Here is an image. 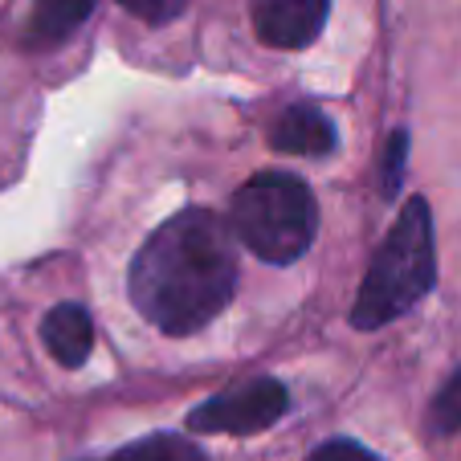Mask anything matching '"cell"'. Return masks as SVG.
Listing matches in <instances>:
<instances>
[{"instance_id": "8fae6325", "label": "cell", "mask_w": 461, "mask_h": 461, "mask_svg": "<svg viewBox=\"0 0 461 461\" xmlns=\"http://www.w3.org/2000/svg\"><path fill=\"white\" fill-rule=\"evenodd\" d=\"M119 5L127 13H135L140 21H148V25H164V21L184 13V0H119Z\"/></svg>"}, {"instance_id": "7a4b0ae2", "label": "cell", "mask_w": 461, "mask_h": 461, "mask_svg": "<svg viewBox=\"0 0 461 461\" xmlns=\"http://www.w3.org/2000/svg\"><path fill=\"white\" fill-rule=\"evenodd\" d=\"M437 282V253H433V212L425 201H409L375 249L359 298L351 306V322L359 331H380L384 322L401 319L420 303Z\"/></svg>"}, {"instance_id": "9c48e42d", "label": "cell", "mask_w": 461, "mask_h": 461, "mask_svg": "<svg viewBox=\"0 0 461 461\" xmlns=\"http://www.w3.org/2000/svg\"><path fill=\"white\" fill-rule=\"evenodd\" d=\"M111 461H209L188 437L176 433H159V437H143V441L119 449Z\"/></svg>"}, {"instance_id": "6da1fadb", "label": "cell", "mask_w": 461, "mask_h": 461, "mask_svg": "<svg viewBox=\"0 0 461 461\" xmlns=\"http://www.w3.org/2000/svg\"><path fill=\"white\" fill-rule=\"evenodd\" d=\"M237 249L229 225L209 209H184L135 253L127 290L135 311L167 335H192L229 306Z\"/></svg>"}, {"instance_id": "ba28073f", "label": "cell", "mask_w": 461, "mask_h": 461, "mask_svg": "<svg viewBox=\"0 0 461 461\" xmlns=\"http://www.w3.org/2000/svg\"><path fill=\"white\" fill-rule=\"evenodd\" d=\"M90 9H95V0H37L33 37L37 41H61L90 17Z\"/></svg>"}, {"instance_id": "277c9868", "label": "cell", "mask_w": 461, "mask_h": 461, "mask_svg": "<svg viewBox=\"0 0 461 461\" xmlns=\"http://www.w3.org/2000/svg\"><path fill=\"white\" fill-rule=\"evenodd\" d=\"M290 409V396L278 380H245L229 392H217L212 401H204L201 409H192L188 429L196 433H261L274 420H282Z\"/></svg>"}, {"instance_id": "30bf717a", "label": "cell", "mask_w": 461, "mask_h": 461, "mask_svg": "<svg viewBox=\"0 0 461 461\" xmlns=\"http://www.w3.org/2000/svg\"><path fill=\"white\" fill-rule=\"evenodd\" d=\"M433 429H437V433H453V429H461V372L453 375L441 392H437V401H433Z\"/></svg>"}, {"instance_id": "5b68a950", "label": "cell", "mask_w": 461, "mask_h": 461, "mask_svg": "<svg viewBox=\"0 0 461 461\" xmlns=\"http://www.w3.org/2000/svg\"><path fill=\"white\" fill-rule=\"evenodd\" d=\"M331 0H261L253 9V29L274 50H303L327 25Z\"/></svg>"}, {"instance_id": "8992f818", "label": "cell", "mask_w": 461, "mask_h": 461, "mask_svg": "<svg viewBox=\"0 0 461 461\" xmlns=\"http://www.w3.org/2000/svg\"><path fill=\"white\" fill-rule=\"evenodd\" d=\"M270 143L286 156H327L335 148V127L331 119L311 103H294L274 119Z\"/></svg>"}, {"instance_id": "4fadbf2b", "label": "cell", "mask_w": 461, "mask_h": 461, "mask_svg": "<svg viewBox=\"0 0 461 461\" xmlns=\"http://www.w3.org/2000/svg\"><path fill=\"white\" fill-rule=\"evenodd\" d=\"M306 461H380V457L367 453L364 445H356V441H327V445H319Z\"/></svg>"}, {"instance_id": "3957f363", "label": "cell", "mask_w": 461, "mask_h": 461, "mask_svg": "<svg viewBox=\"0 0 461 461\" xmlns=\"http://www.w3.org/2000/svg\"><path fill=\"white\" fill-rule=\"evenodd\" d=\"M314 225L319 209L298 176L261 172L233 196V233L274 266L303 258L314 241Z\"/></svg>"}, {"instance_id": "52a82bcc", "label": "cell", "mask_w": 461, "mask_h": 461, "mask_svg": "<svg viewBox=\"0 0 461 461\" xmlns=\"http://www.w3.org/2000/svg\"><path fill=\"white\" fill-rule=\"evenodd\" d=\"M41 339L61 367H82L90 359V348H95V322H90V314L82 306L61 303L45 314Z\"/></svg>"}, {"instance_id": "7c38bea8", "label": "cell", "mask_w": 461, "mask_h": 461, "mask_svg": "<svg viewBox=\"0 0 461 461\" xmlns=\"http://www.w3.org/2000/svg\"><path fill=\"white\" fill-rule=\"evenodd\" d=\"M404 151H409V140H404V131H396L388 140V151H384V196L401 188V167H404Z\"/></svg>"}]
</instances>
